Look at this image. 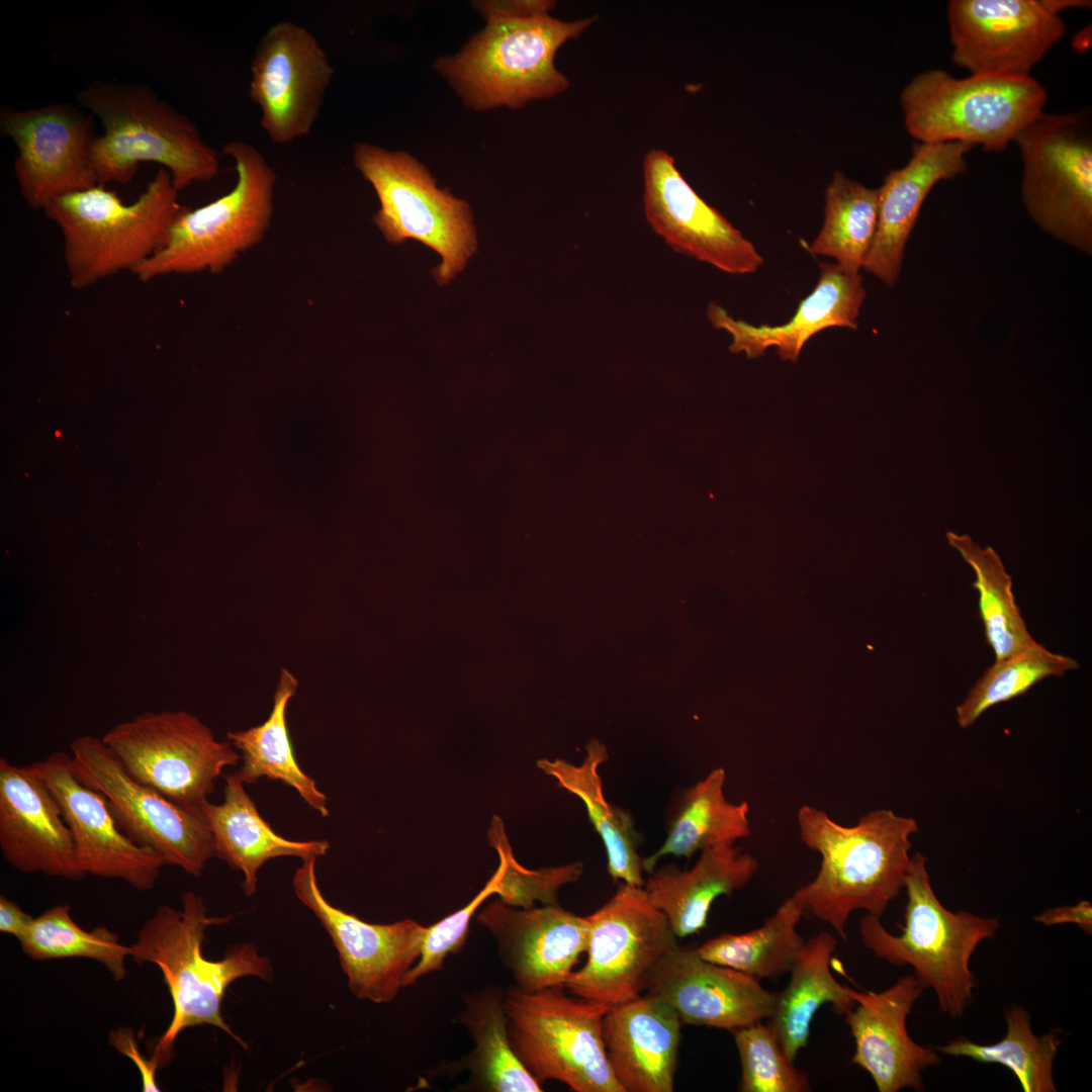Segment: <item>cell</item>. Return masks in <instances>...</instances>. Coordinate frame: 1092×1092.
Returning a JSON list of instances; mask_svg holds the SVG:
<instances>
[{
    "instance_id": "obj_1",
    "label": "cell",
    "mask_w": 1092,
    "mask_h": 1092,
    "mask_svg": "<svg viewBox=\"0 0 1092 1092\" xmlns=\"http://www.w3.org/2000/svg\"><path fill=\"white\" fill-rule=\"evenodd\" d=\"M797 820L802 841L821 855V863L816 877L792 897L846 939L852 912L881 918L904 888L917 822L880 809L844 826L809 805L799 809Z\"/></svg>"
},
{
    "instance_id": "obj_2",
    "label": "cell",
    "mask_w": 1092,
    "mask_h": 1092,
    "mask_svg": "<svg viewBox=\"0 0 1092 1092\" xmlns=\"http://www.w3.org/2000/svg\"><path fill=\"white\" fill-rule=\"evenodd\" d=\"M181 900L180 909L160 906L129 945V957L135 963H151L161 970L173 1002L172 1019L152 1056L160 1067L173 1059L179 1034L193 1026L217 1027L247 1049L222 1017L224 993L243 977L273 978L270 960L253 943L237 944L218 961L204 958L205 930L228 923L232 917L209 916L202 898L192 891L185 892Z\"/></svg>"
},
{
    "instance_id": "obj_3",
    "label": "cell",
    "mask_w": 1092,
    "mask_h": 1092,
    "mask_svg": "<svg viewBox=\"0 0 1092 1092\" xmlns=\"http://www.w3.org/2000/svg\"><path fill=\"white\" fill-rule=\"evenodd\" d=\"M75 98L104 128L92 149L98 185L129 183L142 162L168 170L179 191L218 174V155L196 124L151 87L97 80Z\"/></svg>"
},
{
    "instance_id": "obj_4",
    "label": "cell",
    "mask_w": 1092,
    "mask_h": 1092,
    "mask_svg": "<svg viewBox=\"0 0 1092 1092\" xmlns=\"http://www.w3.org/2000/svg\"><path fill=\"white\" fill-rule=\"evenodd\" d=\"M594 20H562L550 11L489 19L458 53L439 58L434 69L467 108L518 109L568 88V79L555 67V55Z\"/></svg>"
},
{
    "instance_id": "obj_5",
    "label": "cell",
    "mask_w": 1092,
    "mask_h": 1092,
    "mask_svg": "<svg viewBox=\"0 0 1092 1092\" xmlns=\"http://www.w3.org/2000/svg\"><path fill=\"white\" fill-rule=\"evenodd\" d=\"M184 207L161 167L131 203L96 185L60 196L43 211L62 233L71 286L83 289L124 270L133 273L165 246Z\"/></svg>"
},
{
    "instance_id": "obj_6",
    "label": "cell",
    "mask_w": 1092,
    "mask_h": 1092,
    "mask_svg": "<svg viewBox=\"0 0 1092 1092\" xmlns=\"http://www.w3.org/2000/svg\"><path fill=\"white\" fill-rule=\"evenodd\" d=\"M904 888L907 903L901 933L892 934L880 917L867 913L858 925L861 941L878 959L911 967L923 986L934 991L940 1012L959 1018L977 987L971 958L983 940L996 935L999 920L946 909L931 886L926 858L919 852L911 856Z\"/></svg>"
},
{
    "instance_id": "obj_7",
    "label": "cell",
    "mask_w": 1092,
    "mask_h": 1092,
    "mask_svg": "<svg viewBox=\"0 0 1092 1092\" xmlns=\"http://www.w3.org/2000/svg\"><path fill=\"white\" fill-rule=\"evenodd\" d=\"M1046 100L1031 76L957 78L942 69L916 75L900 95L905 127L919 144L963 142L995 153L1043 112Z\"/></svg>"
},
{
    "instance_id": "obj_8",
    "label": "cell",
    "mask_w": 1092,
    "mask_h": 1092,
    "mask_svg": "<svg viewBox=\"0 0 1092 1092\" xmlns=\"http://www.w3.org/2000/svg\"><path fill=\"white\" fill-rule=\"evenodd\" d=\"M222 153L235 161V187L198 208L185 206L165 246L133 272L140 281L220 273L263 240L273 214L276 173L262 153L244 141L228 142Z\"/></svg>"
},
{
    "instance_id": "obj_9",
    "label": "cell",
    "mask_w": 1092,
    "mask_h": 1092,
    "mask_svg": "<svg viewBox=\"0 0 1092 1092\" xmlns=\"http://www.w3.org/2000/svg\"><path fill=\"white\" fill-rule=\"evenodd\" d=\"M353 163L375 190L380 207L373 222L392 244L416 240L437 252L439 285L459 273L477 247L469 203L438 188L431 172L405 151L360 142Z\"/></svg>"
},
{
    "instance_id": "obj_10",
    "label": "cell",
    "mask_w": 1092,
    "mask_h": 1092,
    "mask_svg": "<svg viewBox=\"0 0 1092 1092\" xmlns=\"http://www.w3.org/2000/svg\"><path fill=\"white\" fill-rule=\"evenodd\" d=\"M563 986L505 993L509 1040L540 1083L559 1081L575 1092H624L603 1040L608 1006L565 994Z\"/></svg>"
},
{
    "instance_id": "obj_11",
    "label": "cell",
    "mask_w": 1092,
    "mask_h": 1092,
    "mask_svg": "<svg viewBox=\"0 0 1092 1092\" xmlns=\"http://www.w3.org/2000/svg\"><path fill=\"white\" fill-rule=\"evenodd\" d=\"M1021 199L1037 226L1092 255V128L1077 113L1041 112L1016 136Z\"/></svg>"
},
{
    "instance_id": "obj_12",
    "label": "cell",
    "mask_w": 1092,
    "mask_h": 1092,
    "mask_svg": "<svg viewBox=\"0 0 1092 1092\" xmlns=\"http://www.w3.org/2000/svg\"><path fill=\"white\" fill-rule=\"evenodd\" d=\"M126 771L184 809L202 814L215 782L241 756L184 711L144 713L101 738Z\"/></svg>"
},
{
    "instance_id": "obj_13",
    "label": "cell",
    "mask_w": 1092,
    "mask_h": 1092,
    "mask_svg": "<svg viewBox=\"0 0 1092 1092\" xmlns=\"http://www.w3.org/2000/svg\"><path fill=\"white\" fill-rule=\"evenodd\" d=\"M587 917L585 964L572 971L563 987L608 1007L640 996L657 965L677 946L666 916L643 887L623 883Z\"/></svg>"
},
{
    "instance_id": "obj_14",
    "label": "cell",
    "mask_w": 1092,
    "mask_h": 1092,
    "mask_svg": "<svg viewBox=\"0 0 1092 1092\" xmlns=\"http://www.w3.org/2000/svg\"><path fill=\"white\" fill-rule=\"evenodd\" d=\"M76 777L100 792L119 828L138 845L157 853L165 864L198 878L215 856L203 814L172 802L133 779L100 738L82 736L70 745Z\"/></svg>"
},
{
    "instance_id": "obj_15",
    "label": "cell",
    "mask_w": 1092,
    "mask_h": 1092,
    "mask_svg": "<svg viewBox=\"0 0 1092 1092\" xmlns=\"http://www.w3.org/2000/svg\"><path fill=\"white\" fill-rule=\"evenodd\" d=\"M0 133L17 149L13 162L20 193L32 209L98 185L92 149L95 116L70 102L37 108H0Z\"/></svg>"
},
{
    "instance_id": "obj_16",
    "label": "cell",
    "mask_w": 1092,
    "mask_h": 1092,
    "mask_svg": "<svg viewBox=\"0 0 1092 1092\" xmlns=\"http://www.w3.org/2000/svg\"><path fill=\"white\" fill-rule=\"evenodd\" d=\"M250 71L249 96L268 138L284 145L309 134L334 76L315 36L289 20L272 24L256 46Z\"/></svg>"
},
{
    "instance_id": "obj_17",
    "label": "cell",
    "mask_w": 1092,
    "mask_h": 1092,
    "mask_svg": "<svg viewBox=\"0 0 1092 1092\" xmlns=\"http://www.w3.org/2000/svg\"><path fill=\"white\" fill-rule=\"evenodd\" d=\"M315 862L316 857H309L296 869V897L331 937L353 995L373 1003L392 1001L420 958L427 926L412 919L368 923L335 907L318 887Z\"/></svg>"
},
{
    "instance_id": "obj_18",
    "label": "cell",
    "mask_w": 1092,
    "mask_h": 1092,
    "mask_svg": "<svg viewBox=\"0 0 1092 1092\" xmlns=\"http://www.w3.org/2000/svg\"><path fill=\"white\" fill-rule=\"evenodd\" d=\"M952 62L971 74L1027 77L1067 32L1043 0H951Z\"/></svg>"
},
{
    "instance_id": "obj_19",
    "label": "cell",
    "mask_w": 1092,
    "mask_h": 1092,
    "mask_svg": "<svg viewBox=\"0 0 1092 1092\" xmlns=\"http://www.w3.org/2000/svg\"><path fill=\"white\" fill-rule=\"evenodd\" d=\"M643 179L645 217L675 252L729 274L754 273L763 264L754 245L691 187L668 153H647Z\"/></svg>"
},
{
    "instance_id": "obj_20",
    "label": "cell",
    "mask_w": 1092,
    "mask_h": 1092,
    "mask_svg": "<svg viewBox=\"0 0 1092 1092\" xmlns=\"http://www.w3.org/2000/svg\"><path fill=\"white\" fill-rule=\"evenodd\" d=\"M58 800L85 875L118 879L139 891L152 889L165 866L118 826L106 798L76 777L71 755L57 751L32 763Z\"/></svg>"
},
{
    "instance_id": "obj_21",
    "label": "cell",
    "mask_w": 1092,
    "mask_h": 1092,
    "mask_svg": "<svg viewBox=\"0 0 1092 1092\" xmlns=\"http://www.w3.org/2000/svg\"><path fill=\"white\" fill-rule=\"evenodd\" d=\"M476 919L524 992L564 986L588 943V917L559 905L517 908L495 900Z\"/></svg>"
},
{
    "instance_id": "obj_22",
    "label": "cell",
    "mask_w": 1092,
    "mask_h": 1092,
    "mask_svg": "<svg viewBox=\"0 0 1092 1092\" xmlns=\"http://www.w3.org/2000/svg\"><path fill=\"white\" fill-rule=\"evenodd\" d=\"M645 990L681 1023L730 1031L767 1019L777 999L759 981L678 945L657 965Z\"/></svg>"
},
{
    "instance_id": "obj_23",
    "label": "cell",
    "mask_w": 1092,
    "mask_h": 1092,
    "mask_svg": "<svg viewBox=\"0 0 1092 1092\" xmlns=\"http://www.w3.org/2000/svg\"><path fill=\"white\" fill-rule=\"evenodd\" d=\"M925 987L914 976L901 977L880 992L846 987L855 1006L845 1014L854 1038L851 1063L868 1072L879 1092L923 1090L922 1072L940 1063L936 1050L915 1042L907 1018Z\"/></svg>"
},
{
    "instance_id": "obj_24",
    "label": "cell",
    "mask_w": 1092,
    "mask_h": 1092,
    "mask_svg": "<svg viewBox=\"0 0 1092 1092\" xmlns=\"http://www.w3.org/2000/svg\"><path fill=\"white\" fill-rule=\"evenodd\" d=\"M0 849L15 869L79 880L75 845L62 809L33 764L0 758Z\"/></svg>"
},
{
    "instance_id": "obj_25",
    "label": "cell",
    "mask_w": 1092,
    "mask_h": 1092,
    "mask_svg": "<svg viewBox=\"0 0 1092 1092\" xmlns=\"http://www.w3.org/2000/svg\"><path fill=\"white\" fill-rule=\"evenodd\" d=\"M973 145L963 142L918 144L909 162L892 170L878 188V220L863 269L884 284L898 281L906 243L930 190L968 169Z\"/></svg>"
},
{
    "instance_id": "obj_26",
    "label": "cell",
    "mask_w": 1092,
    "mask_h": 1092,
    "mask_svg": "<svg viewBox=\"0 0 1092 1092\" xmlns=\"http://www.w3.org/2000/svg\"><path fill=\"white\" fill-rule=\"evenodd\" d=\"M819 270L813 291L800 301L793 317L785 324L753 326L735 320L714 302L708 306V318L715 329L731 335L729 349L733 353L757 358L767 348L776 347L783 359L796 362L805 343L816 333L831 327L856 330L867 296L859 273L830 263H820Z\"/></svg>"
},
{
    "instance_id": "obj_27",
    "label": "cell",
    "mask_w": 1092,
    "mask_h": 1092,
    "mask_svg": "<svg viewBox=\"0 0 1092 1092\" xmlns=\"http://www.w3.org/2000/svg\"><path fill=\"white\" fill-rule=\"evenodd\" d=\"M681 1021L667 1004L648 995L609 1007L603 1040L624 1092H672Z\"/></svg>"
},
{
    "instance_id": "obj_28",
    "label": "cell",
    "mask_w": 1092,
    "mask_h": 1092,
    "mask_svg": "<svg viewBox=\"0 0 1092 1092\" xmlns=\"http://www.w3.org/2000/svg\"><path fill=\"white\" fill-rule=\"evenodd\" d=\"M758 861L734 844L704 849L696 863L681 871L673 863L654 870L644 883L650 902L667 918L676 937L700 932L714 901L745 887Z\"/></svg>"
},
{
    "instance_id": "obj_29",
    "label": "cell",
    "mask_w": 1092,
    "mask_h": 1092,
    "mask_svg": "<svg viewBox=\"0 0 1092 1092\" xmlns=\"http://www.w3.org/2000/svg\"><path fill=\"white\" fill-rule=\"evenodd\" d=\"M224 779L223 801L206 802L202 814L212 835L215 856L244 874L247 896L256 892L257 875L266 861L279 856L303 860L328 852L327 840L294 841L277 834L259 814L238 772Z\"/></svg>"
},
{
    "instance_id": "obj_30",
    "label": "cell",
    "mask_w": 1092,
    "mask_h": 1092,
    "mask_svg": "<svg viewBox=\"0 0 1092 1092\" xmlns=\"http://www.w3.org/2000/svg\"><path fill=\"white\" fill-rule=\"evenodd\" d=\"M585 751L579 764L560 758H542L537 760V766L584 804L589 821L602 838L609 876L616 882L643 887V857L637 850L640 836L633 817L629 811L610 804L603 792L599 770L609 758L607 747L594 739L586 744Z\"/></svg>"
},
{
    "instance_id": "obj_31",
    "label": "cell",
    "mask_w": 1092,
    "mask_h": 1092,
    "mask_svg": "<svg viewBox=\"0 0 1092 1092\" xmlns=\"http://www.w3.org/2000/svg\"><path fill=\"white\" fill-rule=\"evenodd\" d=\"M725 769L718 767L681 790L672 806L666 838L659 849L642 858L643 872L651 874L662 856L691 858L704 849L734 844L750 835L749 805L725 798Z\"/></svg>"
},
{
    "instance_id": "obj_32",
    "label": "cell",
    "mask_w": 1092,
    "mask_h": 1092,
    "mask_svg": "<svg viewBox=\"0 0 1092 1092\" xmlns=\"http://www.w3.org/2000/svg\"><path fill=\"white\" fill-rule=\"evenodd\" d=\"M836 946L835 937L828 932H820L806 940L789 972V984L777 993L767 1024L792 1062L807 1045L811 1022L823 1004L830 1003L842 1015L855 1006L846 986L840 985L831 973L830 964Z\"/></svg>"
},
{
    "instance_id": "obj_33",
    "label": "cell",
    "mask_w": 1092,
    "mask_h": 1092,
    "mask_svg": "<svg viewBox=\"0 0 1092 1092\" xmlns=\"http://www.w3.org/2000/svg\"><path fill=\"white\" fill-rule=\"evenodd\" d=\"M459 1021L469 1031L473 1050L458 1064L470 1073L467 1087L486 1092H539L540 1084L522 1065L508 1034L505 993L487 986L468 993Z\"/></svg>"
},
{
    "instance_id": "obj_34",
    "label": "cell",
    "mask_w": 1092,
    "mask_h": 1092,
    "mask_svg": "<svg viewBox=\"0 0 1092 1092\" xmlns=\"http://www.w3.org/2000/svg\"><path fill=\"white\" fill-rule=\"evenodd\" d=\"M297 687L295 676L283 668L267 720L247 730L230 731L226 737L242 753L243 765L238 775L245 784H253L261 778L280 781L293 788L309 807L326 818L330 815L328 799L314 780L299 766L287 728L286 711Z\"/></svg>"
},
{
    "instance_id": "obj_35",
    "label": "cell",
    "mask_w": 1092,
    "mask_h": 1092,
    "mask_svg": "<svg viewBox=\"0 0 1092 1092\" xmlns=\"http://www.w3.org/2000/svg\"><path fill=\"white\" fill-rule=\"evenodd\" d=\"M804 910L791 896L764 923L744 933H722L695 951L704 960L757 981L789 973L806 940L797 930Z\"/></svg>"
},
{
    "instance_id": "obj_36",
    "label": "cell",
    "mask_w": 1092,
    "mask_h": 1092,
    "mask_svg": "<svg viewBox=\"0 0 1092 1092\" xmlns=\"http://www.w3.org/2000/svg\"><path fill=\"white\" fill-rule=\"evenodd\" d=\"M1004 1018L1005 1036L995 1043L980 1044L960 1036L935 1050L945 1056L1002 1065L1014 1074L1024 1092H1056L1053 1066L1063 1042L1062 1029L1054 1027L1035 1035L1030 1015L1019 1005L1006 1009Z\"/></svg>"
},
{
    "instance_id": "obj_37",
    "label": "cell",
    "mask_w": 1092,
    "mask_h": 1092,
    "mask_svg": "<svg viewBox=\"0 0 1092 1092\" xmlns=\"http://www.w3.org/2000/svg\"><path fill=\"white\" fill-rule=\"evenodd\" d=\"M946 538L974 570L973 586L979 594L980 618L995 660L1008 658L1033 645L1036 641L1016 605L1012 578L999 555L991 547H980L968 535L947 532Z\"/></svg>"
},
{
    "instance_id": "obj_38",
    "label": "cell",
    "mask_w": 1092,
    "mask_h": 1092,
    "mask_svg": "<svg viewBox=\"0 0 1092 1092\" xmlns=\"http://www.w3.org/2000/svg\"><path fill=\"white\" fill-rule=\"evenodd\" d=\"M878 203V189L835 172L825 191L823 226L809 251L859 273L875 239Z\"/></svg>"
},
{
    "instance_id": "obj_39",
    "label": "cell",
    "mask_w": 1092,
    "mask_h": 1092,
    "mask_svg": "<svg viewBox=\"0 0 1092 1092\" xmlns=\"http://www.w3.org/2000/svg\"><path fill=\"white\" fill-rule=\"evenodd\" d=\"M23 952L34 961L84 958L102 964L114 980L125 978L129 945L104 926L87 931L76 924L68 904L49 908L33 918L18 939Z\"/></svg>"
},
{
    "instance_id": "obj_40",
    "label": "cell",
    "mask_w": 1092,
    "mask_h": 1092,
    "mask_svg": "<svg viewBox=\"0 0 1092 1092\" xmlns=\"http://www.w3.org/2000/svg\"><path fill=\"white\" fill-rule=\"evenodd\" d=\"M1079 668L1074 658L1055 653L1038 642L994 664L957 706V722L969 728L991 707L1024 695L1034 685L1050 676H1062Z\"/></svg>"
},
{
    "instance_id": "obj_41",
    "label": "cell",
    "mask_w": 1092,
    "mask_h": 1092,
    "mask_svg": "<svg viewBox=\"0 0 1092 1092\" xmlns=\"http://www.w3.org/2000/svg\"><path fill=\"white\" fill-rule=\"evenodd\" d=\"M732 1032L741 1064L740 1091L811 1090L807 1074L787 1058L768 1024L758 1021Z\"/></svg>"
},
{
    "instance_id": "obj_42",
    "label": "cell",
    "mask_w": 1092,
    "mask_h": 1092,
    "mask_svg": "<svg viewBox=\"0 0 1092 1092\" xmlns=\"http://www.w3.org/2000/svg\"><path fill=\"white\" fill-rule=\"evenodd\" d=\"M488 839L505 858V872L499 883V900L512 907L531 908L536 902L543 905H559L558 892L579 880L584 868L581 861L558 867L530 870L515 858L507 837L503 820L494 815L488 830Z\"/></svg>"
},
{
    "instance_id": "obj_43",
    "label": "cell",
    "mask_w": 1092,
    "mask_h": 1092,
    "mask_svg": "<svg viewBox=\"0 0 1092 1092\" xmlns=\"http://www.w3.org/2000/svg\"><path fill=\"white\" fill-rule=\"evenodd\" d=\"M497 854L499 858L497 869L479 893L461 909L427 926L420 958L407 973L404 987L442 970L447 956L461 950L474 913L488 897L497 895L499 892V883L505 872V858L500 853Z\"/></svg>"
},
{
    "instance_id": "obj_44",
    "label": "cell",
    "mask_w": 1092,
    "mask_h": 1092,
    "mask_svg": "<svg viewBox=\"0 0 1092 1092\" xmlns=\"http://www.w3.org/2000/svg\"><path fill=\"white\" fill-rule=\"evenodd\" d=\"M108 1041L116 1051L127 1057L138 1068L142 1087L145 1092H159L156 1074L160 1068L153 1059H146L135 1040L133 1031L129 1027H117L109 1032Z\"/></svg>"
},
{
    "instance_id": "obj_45",
    "label": "cell",
    "mask_w": 1092,
    "mask_h": 1092,
    "mask_svg": "<svg viewBox=\"0 0 1092 1092\" xmlns=\"http://www.w3.org/2000/svg\"><path fill=\"white\" fill-rule=\"evenodd\" d=\"M472 6L484 19L517 17L539 11H551L556 2L551 0H485L474 1Z\"/></svg>"
},
{
    "instance_id": "obj_46",
    "label": "cell",
    "mask_w": 1092,
    "mask_h": 1092,
    "mask_svg": "<svg viewBox=\"0 0 1092 1092\" xmlns=\"http://www.w3.org/2000/svg\"><path fill=\"white\" fill-rule=\"evenodd\" d=\"M1034 920L1045 926L1073 923L1090 935L1092 933V906L1089 901L1082 900L1073 906L1046 909L1036 915Z\"/></svg>"
},
{
    "instance_id": "obj_47",
    "label": "cell",
    "mask_w": 1092,
    "mask_h": 1092,
    "mask_svg": "<svg viewBox=\"0 0 1092 1092\" xmlns=\"http://www.w3.org/2000/svg\"><path fill=\"white\" fill-rule=\"evenodd\" d=\"M32 920L33 917L25 913L16 903L4 895L0 896V931L2 933L13 935L19 939Z\"/></svg>"
},
{
    "instance_id": "obj_48",
    "label": "cell",
    "mask_w": 1092,
    "mask_h": 1092,
    "mask_svg": "<svg viewBox=\"0 0 1092 1092\" xmlns=\"http://www.w3.org/2000/svg\"><path fill=\"white\" fill-rule=\"evenodd\" d=\"M1046 7L1055 14L1069 8H1090L1091 1L1088 0H1043Z\"/></svg>"
}]
</instances>
